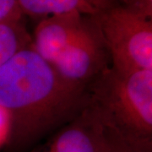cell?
I'll return each mask as SVG.
<instances>
[{
	"instance_id": "cell-1",
	"label": "cell",
	"mask_w": 152,
	"mask_h": 152,
	"mask_svg": "<svg viewBox=\"0 0 152 152\" xmlns=\"http://www.w3.org/2000/svg\"><path fill=\"white\" fill-rule=\"evenodd\" d=\"M87 87L67 81L31 44L0 67V106L10 115L9 143L30 145L87 107Z\"/></svg>"
},
{
	"instance_id": "cell-2",
	"label": "cell",
	"mask_w": 152,
	"mask_h": 152,
	"mask_svg": "<svg viewBox=\"0 0 152 152\" xmlns=\"http://www.w3.org/2000/svg\"><path fill=\"white\" fill-rule=\"evenodd\" d=\"M87 107L100 122L124 135L152 140V70L109 67L87 86Z\"/></svg>"
},
{
	"instance_id": "cell-3",
	"label": "cell",
	"mask_w": 152,
	"mask_h": 152,
	"mask_svg": "<svg viewBox=\"0 0 152 152\" xmlns=\"http://www.w3.org/2000/svg\"><path fill=\"white\" fill-rule=\"evenodd\" d=\"M90 17L103 39L112 67L124 72L152 70L151 17L120 4Z\"/></svg>"
},
{
	"instance_id": "cell-4",
	"label": "cell",
	"mask_w": 152,
	"mask_h": 152,
	"mask_svg": "<svg viewBox=\"0 0 152 152\" xmlns=\"http://www.w3.org/2000/svg\"><path fill=\"white\" fill-rule=\"evenodd\" d=\"M110 64L108 51L97 26L86 16L79 32L52 65L67 81L87 87Z\"/></svg>"
},
{
	"instance_id": "cell-5",
	"label": "cell",
	"mask_w": 152,
	"mask_h": 152,
	"mask_svg": "<svg viewBox=\"0 0 152 152\" xmlns=\"http://www.w3.org/2000/svg\"><path fill=\"white\" fill-rule=\"evenodd\" d=\"M37 152H109L102 124L88 107Z\"/></svg>"
},
{
	"instance_id": "cell-6",
	"label": "cell",
	"mask_w": 152,
	"mask_h": 152,
	"mask_svg": "<svg viewBox=\"0 0 152 152\" xmlns=\"http://www.w3.org/2000/svg\"><path fill=\"white\" fill-rule=\"evenodd\" d=\"M86 17L78 12H71L42 19L31 38L32 48L53 64L79 32Z\"/></svg>"
},
{
	"instance_id": "cell-7",
	"label": "cell",
	"mask_w": 152,
	"mask_h": 152,
	"mask_svg": "<svg viewBox=\"0 0 152 152\" xmlns=\"http://www.w3.org/2000/svg\"><path fill=\"white\" fill-rule=\"evenodd\" d=\"M23 15L47 18L71 12L93 16L114 4L111 0H18Z\"/></svg>"
},
{
	"instance_id": "cell-8",
	"label": "cell",
	"mask_w": 152,
	"mask_h": 152,
	"mask_svg": "<svg viewBox=\"0 0 152 152\" xmlns=\"http://www.w3.org/2000/svg\"><path fill=\"white\" fill-rule=\"evenodd\" d=\"M31 44V37L21 20L0 24V67L18 52Z\"/></svg>"
},
{
	"instance_id": "cell-9",
	"label": "cell",
	"mask_w": 152,
	"mask_h": 152,
	"mask_svg": "<svg viewBox=\"0 0 152 152\" xmlns=\"http://www.w3.org/2000/svg\"><path fill=\"white\" fill-rule=\"evenodd\" d=\"M103 127L108 141L109 152H152V140L129 137L104 125Z\"/></svg>"
},
{
	"instance_id": "cell-10",
	"label": "cell",
	"mask_w": 152,
	"mask_h": 152,
	"mask_svg": "<svg viewBox=\"0 0 152 152\" xmlns=\"http://www.w3.org/2000/svg\"><path fill=\"white\" fill-rule=\"evenodd\" d=\"M23 15L18 0H0V24L10 20H21Z\"/></svg>"
},
{
	"instance_id": "cell-11",
	"label": "cell",
	"mask_w": 152,
	"mask_h": 152,
	"mask_svg": "<svg viewBox=\"0 0 152 152\" xmlns=\"http://www.w3.org/2000/svg\"><path fill=\"white\" fill-rule=\"evenodd\" d=\"M11 133V121L9 113L0 106V147L9 143Z\"/></svg>"
},
{
	"instance_id": "cell-12",
	"label": "cell",
	"mask_w": 152,
	"mask_h": 152,
	"mask_svg": "<svg viewBox=\"0 0 152 152\" xmlns=\"http://www.w3.org/2000/svg\"><path fill=\"white\" fill-rule=\"evenodd\" d=\"M113 4H125L128 0H111Z\"/></svg>"
}]
</instances>
